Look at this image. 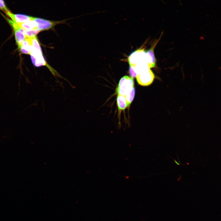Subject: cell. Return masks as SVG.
Masks as SVG:
<instances>
[{"mask_svg":"<svg viewBox=\"0 0 221 221\" xmlns=\"http://www.w3.org/2000/svg\"><path fill=\"white\" fill-rule=\"evenodd\" d=\"M128 60L130 65L132 67L144 64H147L146 52L144 48H139L132 52L129 56Z\"/></svg>","mask_w":221,"mask_h":221,"instance_id":"cell-1","label":"cell"},{"mask_svg":"<svg viewBox=\"0 0 221 221\" xmlns=\"http://www.w3.org/2000/svg\"><path fill=\"white\" fill-rule=\"evenodd\" d=\"M134 87L133 78L125 76L120 80L116 89L117 94L119 95L125 96L127 92Z\"/></svg>","mask_w":221,"mask_h":221,"instance_id":"cell-2","label":"cell"},{"mask_svg":"<svg viewBox=\"0 0 221 221\" xmlns=\"http://www.w3.org/2000/svg\"><path fill=\"white\" fill-rule=\"evenodd\" d=\"M7 20L13 28L16 44L18 49L20 47L22 44L25 40L24 34L25 29L21 28L18 24L12 20L7 18Z\"/></svg>","mask_w":221,"mask_h":221,"instance_id":"cell-3","label":"cell"},{"mask_svg":"<svg viewBox=\"0 0 221 221\" xmlns=\"http://www.w3.org/2000/svg\"><path fill=\"white\" fill-rule=\"evenodd\" d=\"M154 77V75L150 69L138 74L136 77L138 83L142 86H148L150 85L153 82Z\"/></svg>","mask_w":221,"mask_h":221,"instance_id":"cell-4","label":"cell"},{"mask_svg":"<svg viewBox=\"0 0 221 221\" xmlns=\"http://www.w3.org/2000/svg\"><path fill=\"white\" fill-rule=\"evenodd\" d=\"M33 20L37 23V28L40 31L51 29L56 25L63 23L64 21H53L35 17H33Z\"/></svg>","mask_w":221,"mask_h":221,"instance_id":"cell-5","label":"cell"},{"mask_svg":"<svg viewBox=\"0 0 221 221\" xmlns=\"http://www.w3.org/2000/svg\"><path fill=\"white\" fill-rule=\"evenodd\" d=\"M10 17L12 21L17 23H20L33 20V17L21 14H14L9 10L5 13Z\"/></svg>","mask_w":221,"mask_h":221,"instance_id":"cell-6","label":"cell"},{"mask_svg":"<svg viewBox=\"0 0 221 221\" xmlns=\"http://www.w3.org/2000/svg\"><path fill=\"white\" fill-rule=\"evenodd\" d=\"M160 39L154 42L150 48L146 52L147 62L149 68L154 67L156 64V59L154 54V49Z\"/></svg>","mask_w":221,"mask_h":221,"instance_id":"cell-7","label":"cell"},{"mask_svg":"<svg viewBox=\"0 0 221 221\" xmlns=\"http://www.w3.org/2000/svg\"><path fill=\"white\" fill-rule=\"evenodd\" d=\"M117 103L119 110H124L128 107L125 96L118 95Z\"/></svg>","mask_w":221,"mask_h":221,"instance_id":"cell-8","label":"cell"},{"mask_svg":"<svg viewBox=\"0 0 221 221\" xmlns=\"http://www.w3.org/2000/svg\"><path fill=\"white\" fill-rule=\"evenodd\" d=\"M18 24L21 28L26 30H30L37 28V24L33 20H31Z\"/></svg>","mask_w":221,"mask_h":221,"instance_id":"cell-9","label":"cell"},{"mask_svg":"<svg viewBox=\"0 0 221 221\" xmlns=\"http://www.w3.org/2000/svg\"><path fill=\"white\" fill-rule=\"evenodd\" d=\"M19 49L23 54H30V45L29 42L25 38V40L23 42Z\"/></svg>","mask_w":221,"mask_h":221,"instance_id":"cell-10","label":"cell"},{"mask_svg":"<svg viewBox=\"0 0 221 221\" xmlns=\"http://www.w3.org/2000/svg\"><path fill=\"white\" fill-rule=\"evenodd\" d=\"M135 94V89L134 87L130 90L125 96L128 104V107L133 101Z\"/></svg>","mask_w":221,"mask_h":221,"instance_id":"cell-11","label":"cell"},{"mask_svg":"<svg viewBox=\"0 0 221 221\" xmlns=\"http://www.w3.org/2000/svg\"><path fill=\"white\" fill-rule=\"evenodd\" d=\"M40 31L37 28L30 30L25 29L24 34L25 37H33L36 36V35Z\"/></svg>","mask_w":221,"mask_h":221,"instance_id":"cell-12","label":"cell"},{"mask_svg":"<svg viewBox=\"0 0 221 221\" xmlns=\"http://www.w3.org/2000/svg\"><path fill=\"white\" fill-rule=\"evenodd\" d=\"M0 9L5 13L9 10L6 6L3 0H0Z\"/></svg>","mask_w":221,"mask_h":221,"instance_id":"cell-13","label":"cell"},{"mask_svg":"<svg viewBox=\"0 0 221 221\" xmlns=\"http://www.w3.org/2000/svg\"><path fill=\"white\" fill-rule=\"evenodd\" d=\"M174 160L175 162V163H176L177 165H180V164L178 163L174 159Z\"/></svg>","mask_w":221,"mask_h":221,"instance_id":"cell-14","label":"cell"}]
</instances>
